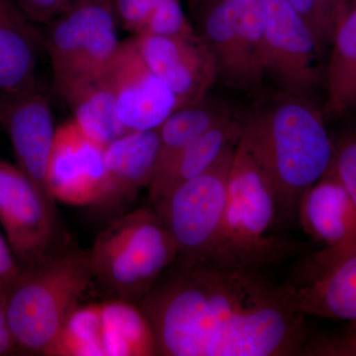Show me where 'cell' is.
I'll return each mask as SVG.
<instances>
[{
    "label": "cell",
    "mask_w": 356,
    "mask_h": 356,
    "mask_svg": "<svg viewBox=\"0 0 356 356\" xmlns=\"http://www.w3.org/2000/svg\"><path fill=\"white\" fill-rule=\"evenodd\" d=\"M139 304L163 356L303 355L310 336L259 271L177 262Z\"/></svg>",
    "instance_id": "obj_1"
},
{
    "label": "cell",
    "mask_w": 356,
    "mask_h": 356,
    "mask_svg": "<svg viewBox=\"0 0 356 356\" xmlns=\"http://www.w3.org/2000/svg\"><path fill=\"white\" fill-rule=\"evenodd\" d=\"M240 140L270 186L278 213L298 214L304 194L332 168L334 154L324 117L307 96L280 91L242 116Z\"/></svg>",
    "instance_id": "obj_2"
},
{
    "label": "cell",
    "mask_w": 356,
    "mask_h": 356,
    "mask_svg": "<svg viewBox=\"0 0 356 356\" xmlns=\"http://www.w3.org/2000/svg\"><path fill=\"white\" fill-rule=\"evenodd\" d=\"M93 282L89 250H54L23 268L6 293L9 327L19 353L47 355Z\"/></svg>",
    "instance_id": "obj_3"
},
{
    "label": "cell",
    "mask_w": 356,
    "mask_h": 356,
    "mask_svg": "<svg viewBox=\"0 0 356 356\" xmlns=\"http://www.w3.org/2000/svg\"><path fill=\"white\" fill-rule=\"evenodd\" d=\"M278 214L270 186L242 140L236 144L224 215L216 243L205 264L259 271L296 250L294 243L267 235Z\"/></svg>",
    "instance_id": "obj_4"
},
{
    "label": "cell",
    "mask_w": 356,
    "mask_h": 356,
    "mask_svg": "<svg viewBox=\"0 0 356 356\" xmlns=\"http://www.w3.org/2000/svg\"><path fill=\"white\" fill-rule=\"evenodd\" d=\"M89 255L93 281L113 298L139 305L177 261L178 248L156 210L140 208L103 229Z\"/></svg>",
    "instance_id": "obj_5"
},
{
    "label": "cell",
    "mask_w": 356,
    "mask_h": 356,
    "mask_svg": "<svg viewBox=\"0 0 356 356\" xmlns=\"http://www.w3.org/2000/svg\"><path fill=\"white\" fill-rule=\"evenodd\" d=\"M117 25L114 0H76L46 25L42 41L65 102L104 76L121 43Z\"/></svg>",
    "instance_id": "obj_6"
},
{
    "label": "cell",
    "mask_w": 356,
    "mask_h": 356,
    "mask_svg": "<svg viewBox=\"0 0 356 356\" xmlns=\"http://www.w3.org/2000/svg\"><path fill=\"white\" fill-rule=\"evenodd\" d=\"M267 13V0H207L199 13V35L214 56L218 77L236 90L254 92L264 83Z\"/></svg>",
    "instance_id": "obj_7"
},
{
    "label": "cell",
    "mask_w": 356,
    "mask_h": 356,
    "mask_svg": "<svg viewBox=\"0 0 356 356\" xmlns=\"http://www.w3.org/2000/svg\"><path fill=\"white\" fill-rule=\"evenodd\" d=\"M47 355L154 356L159 353L153 329L140 306L112 298L79 303Z\"/></svg>",
    "instance_id": "obj_8"
},
{
    "label": "cell",
    "mask_w": 356,
    "mask_h": 356,
    "mask_svg": "<svg viewBox=\"0 0 356 356\" xmlns=\"http://www.w3.org/2000/svg\"><path fill=\"white\" fill-rule=\"evenodd\" d=\"M236 146L227 149L207 172L154 204L177 243L179 264H205L216 243Z\"/></svg>",
    "instance_id": "obj_9"
},
{
    "label": "cell",
    "mask_w": 356,
    "mask_h": 356,
    "mask_svg": "<svg viewBox=\"0 0 356 356\" xmlns=\"http://www.w3.org/2000/svg\"><path fill=\"white\" fill-rule=\"evenodd\" d=\"M0 224L23 268L36 266L55 250V204L16 165L0 161Z\"/></svg>",
    "instance_id": "obj_10"
},
{
    "label": "cell",
    "mask_w": 356,
    "mask_h": 356,
    "mask_svg": "<svg viewBox=\"0 0 356 356\" xmlns=\"http://www.w3.org/2000/svg\"><path fill=\"white\" fill-rule=\"evenodd\" d=\"M298 215L306 233L325 245L304 264L302 285L356 252V211L346 188L330 168L304 194Z\"/></svg>",
    "instance_id": "obj_11"
},
{
    "label": "cell",
    "mask_w": 356,
    "mask_h": 356,
    "mask_svg": "<svg viewBox=\"0 0 356 356\" xmlns=\"http://www.w3.org/2000/svg\"><path fill=\"white\" fill-rule=\"evenodd\" d=\"M264 67L281 91L307 96L317 83L321 49L289 0H267Z\"/></svg>",
    "instance_id": "obj_12"
},
{
    "label": "cell",
    "mask_w": 356,
    "mask_h": 356,
    "mask_svg": "<svg viewBox=\"0 0 356 356\" xmlns=\"http://www.w3.org/2000/svg\"><path fill=\"white\" fill-rule=\"evenodd\" d=\"M104 79L128 132L159 128L180 107L175 93L146 64L133 37L121 42Z\"/></svg>",
    "instance_id": "obj_13"
},
{
    "label": "cell",
    "mask_w": 356,
    "mask_h": 356,
    "mask_svg": "<svg viewBox=\"0 0 356 356\" xmlns=\"http://www.w3.org/2000/svg\"><path fill=\"white\" fill-rule=\"evenodd\" d=\"M47 186L54 200L70 205H98L106 194L105 147L86 137L72 120L56 131Z\"/></svg>",
    "instance_id": "obj_14"
},
{
    "label": "cell",
    "mask_w": 356,
    "mask_h": 356,
    "mask_svg": "<svg viewBox=\"0 0 356 356\" xmlns=\"http://www.w3.org/2000/svg\"><path fill=\"white\" fill-rule=\"evenodd\" d=\"M134 42L149 69L177 96L180 107L200 102L218 79L216 60L200 35H137Z\"/></svg>",
    "instance_id": "obj_15"
},
{
    "label": "cell",
    "mask_w": 356,
    "mask_h": 356,
    "mask_svg": "<svg viewBox=\"0 0 356 356\" xmlns=\"http://www.w3.org/2000/svg\"><path fill=\"white\" fill-rule=\"evenodd\" d=\"M2 124L13 144L16 166L55 204L47 186V170L57 131L48 96L37 88L11 97Z\"/></svg>",
    "instance_id": "obj_16"
},
{
    "label": "cell",
    "mask_w": 356,
    "mask_h": 356,
    "mask_svg": "<svg viewBox=\"0 0 356 356\" xmlns=\"http://www.w3.org/2000/svg\"><path fill=\"white\" fill-rule=\"evenodd\" d=\"M159 147L158 128L126 133L105 147L108 188L98 205L117 207L149 187L158 166Z\"/></svg>",
    "instance_id": "obj_17"
},
{
    "label": "cell",
    "mask_w": 356,
    "mask_h": 356,
    "mask_svg": "<svg viewBox=\"0 0 356 356\" xmlns=\"http://www.w3.org/2000/svg\"><path fill=\"white\" fill-rule=\"evenodd\" d=\"M15 0H0V93L17 97L39 88V48L43 44Z\"/></svg>",
    "instance_id": "obj_18"
},
{
    "label": "cell",
    "mask_w": 356,
    "mask_h": 356,
    "mask_svg": "<svg viewBox=\"0 0 356 356\" xmlns=\"http://www.w3.org/2000/svg\"><path fill=\"white\" fill-rule=\"evenodd\" d=\"M242 116L229 113L170 159L154 175L149 198L156 204L180 185L210 170L242 135Z\"/></svg>",
    "instance_id": "obj_19"
},
{
    "label": "cell",
    "mask_w": 356,
    "mask_h": 356,
    "mask_svg": "<svg viewBox=\"0 0 356 356\" xmlns=\"http://www.w3.org/2000/svg\"><path fill=\"white\" fill-rule=\"evenodd\" d=\"M283 288L293 308L304 316L348 321L356 327V252L305 284Z\"/></svg>",
    "instance_id": "obj_20"
},
{
    "label": "cell",
    "mask_w": 356,
    "mask_h": 356,
    "mask_svg": "<svg viewBox=\"0 0 356 356\" xmlns=\"http://www.w3.org/2000/svg\"><path fill=\"white\" fill-rule=\"evenodd\" d=\"M327 69V111L356 108V4L344 11L334 29Z\"/></svg>",
    "instance_id": "obj_21"
},
{
    "label": "cell",
    "mask_w": 356,
    "mask_h": 356,
    "mask_svg": "<svg viewBox=\"0 0 356 356\" xmlns=\"http://www.w3.org/2000/svg\"><path fill=\"white\" fill-rule=\"evenodd\" d=\"M65 102L74 113L72 121L77 127L103 147L128 133L119 119L113 93L104 76L79 88Z\"/></svg>",
    "instance_id": "obj_22"
},
{
    "label": "cell",
    "mask_w": 356,
    "mask_h": 356,
    "mask_svg": "<svg viewBox=\"0 0 356 356\" xmlns=\"http://www.w3.org/2000/svg\"><path fill=\"white\" fill-rule=\"evenodd\" d=\"M207 97L179 107L159 126L161 147L156 173L206 131L232 113L231 110L210 102Z\"/></svg>",
    "instance_id": "obj_23"
},
{
    "label": "cell",
    "mask_w": 356,
    "mask_h": 356,
    "mask_svg": "<svg viewBox=\"0 0 356 356\" xmlns=\"http://www.w3.org/2000/svg\"><path fill=\"white\" fill-rule=\"evenodd\" d=\"M297 13L311 30L322 50L331 43L339 18L348 8L341 0H289Z\"/></svg>",
    "instance_id": "obj_24"
},
{
    "label": "cell",
    "mask_w": 356,
    "mask_h": 356,
    "mask_svg": "<svg viewBox=\"0 0 356 356\" xmlns=\"http://www.w3.org/2000/svg\"><path fill=\"white\" fill-rule=\"evenodd\" d=\"M195 34L197 32L192 27L180 0H165L139 35L192 36Z\"/></svg>",
    "instance_id": "obj_25"
},
{
    "label": "cell",
    "mask_w": 356,
    "mask_h": 356,
    "mask_svg": "<svg viewBox=\"0 0 356 356\" xmlns=\"http://www.w3.org/2000/svg\"><path fill=\"white\" fill-rule=\"evenodd\" d=\"M331 170L346 188L356 211V129L334 145Z\"/></svg>",
    "instance_id": "obj_26"
},
{
    "label": "cell",
    "mask_w": 356,
    "mask_h": 356,
    "mask_svg": "<svg viewBox=\"0 0 356 356\" xmlns=\"http://www.w3.org/2000/svg\"><path fill=\"white\" fill-rule=\"evenodd\" d=\"M163 1L165 0H114L117 22L132 33L133 36L139 35Z\"/></svg>",
    "instance_id": "obj_27"
},
{
    "label": "cell",
    "mask_w": 356,
    "mask_h": 356,
    "mask_svg": "<svg viewBox=\"0 0 356 356\" xmlns=\"http://www.w3.org/2000/svg\"><path fill=\"white\" fill-rule=\"evenodd\" d=\"M34 24L47 25L64 13L76 0H15Z\"/></svg>",
    "instance_id": "obj_28"
},
{
    "label": "cell",
    "mask_w": 356,
    "mask_h": 356,
    "mask_svg": "<svg viewBox=\"0 0 356 356\" xmlns=\"http://www.w3.org/2000/svg\"><path fill=\"white\" fill-rule=\"evenodd\" d=\"M22 270L6 238L0 234V289L8 292Z\"/></svg>",
    "instance_id": "obj_29"
},
{
    "label": "cell",
    "mask_w": 356,
    "mask_h": 356,
    "mask_svg": "<svg viewBox=\"0 0 356 356\" xmlns=\"http://www.w3.org/2000/svg\"><path fill=\"white\" fill-rule=\"evenodd\" d=\"M18 351L9 327L6 312V293L0 289V356L15 355Z\"/></svg>",
    "instance_id": "obj_30"
},
{
    "label": "cell",
    "mask_w": 356,
    "mask_h": 356,
    "mask_svg": "<svg viewBox=\"0 0 356 356\" xmlns=\"http://www.w3.org/2000/svg\"><path fill=\"white\" fill-rule=\"evenodd\" d=\"M206 1H207V0H187L192 15H193L196 19H197L199 13H200L201 9H202Z\"/></svg>",
    "instance_id": "obj_31"
},
{
    "label": "cell",
    "mask_w": 356,
    "mask_h": 356,
    "mask_svg": "<svg viewBox=\"0 0 356 356\" xmlns=\"http://www.w3.org/2000/svg\"><path fill=\"white\" fill-rule=\"evenodd\" d=\"M10 100L11 97L0 93V124H2V122H3L4 116H6Z\"/></svg>",
    "instance_id": "obj_32"
},
{
    "label": "cell",
    "mask_w": 356,
    "mask_h": 356,
    "mask_svg": "<svg viewBox=\"0 0 356 356\" xmlns=\"http://www.w3.org/2000/svg\"><path fill=\"white\" fill-rule=\"evenodd\" d=\"M341 1L348 6H355L356 4V0H341Z\"/></svg>",
    "instance_id": "obj_33"
}]
</instances>
